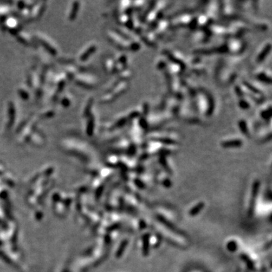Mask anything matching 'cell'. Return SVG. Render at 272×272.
I'll use <instances>...</instances> for the list:
<instances>
[{
  "mask_svg": "<svg viewBox=\"0 0 272 272\" xmlns=\"http://www.w3.org/2000/svg\"><path fill=\"white\" fill-rule=\"evenodd\" d=\"M28 36H29L27 35V33H24L20 34V36H19L18 39L19 40H20V42H22L24 44H31V43H31V39H30Z\"/></svg>",
  "mask_w": 272,
  "mask_h": 272,
  "instance_id": "cell-30",
  "label": "cell"
},
{
  "mask_svg": "<svg viewBox=\"0 0 272 272\" xmlns=\"http://www.w3.org/2000/svg\"><path fill=\"white\" fill-rule=\"evenodd\" d=\"M236 77V73L228 68L227 69L221 68L218 71V76L220 82L224 84L231 83V82H233L235 80Z\"/></svg>",
  "mask_w": 272,
  "mask_h": 272,
  "instance_id": "cell-9",
  "label": "cell"
},
{
  "mask_svg": "<svg viewBox=\"0 0 272 272\" xmlns=\"http://www.w3.org/2000/svg\"><path fill=\"white\" fill-rule=\"evenodd\" d=\"M96 48L97 47H96V46H95V44L88 45V46H87L86 48H85L84 51H82L81 55H80V59L81 60V61L87 59L88 57L90 56V55H92V54L95 52V50H96Z\"/></svg>",
  "mask_w": 272,
  "mask_h": 272,
  "instance_id": "cell-19",
  "label": "cell"
},
{
  "mask_svg": "<svg viewBox=\"0 0 272 272\" xmlns=\"http://www.w3.org/2000/svg\"><path fill=\"white\" fill-rule=\"evenodd\" d=\"M205 14L210 19L211 21L213 22L220 15V2H209L206 5Z\"/></svg>",
  "mask_w": 272,
  "mask_h": 272,
  "instance_id": "cell-8",
  "label": "cell"
},
{
  "mask_svg": "<svg viewBox=\"0 0 272 272\" xmlns=\"http://www.w3.org/2000/svg\"><path fill=\"white\" fill-rule=\"evenodd\" d=\"M271 49V42H267L265 43L263 46L261 47L259 51L257 53V55L255 57V61L257 64H262L265 60L266 59L268 54H270Z\"/></svg>",
  "mask_w": 272,
  "mask_h": 272,
  "instance_id": "cell-12",
  "label": "cell"
},
{
  "mask_svg": "<svg viewBox=\"0 0 272 272\" xmlns=\"http://www.w3.org/2000/svg\"><path fill=\"white\" fill-rule=\"evenodd\" d=\"M194 106L200 114L209 116L215 110V101L213 96L204 88H197L192 96Z\"/></svg>",
  "mask_w": 272,
  "mask_h": 272,
  "instance_id": "cell-1",
  "label": "cell"
},
{
  "mask_svg": "<svg viewBox=\"0 0 272 272\" xmlns=\"http://www.w3.org/2000/svg\"><path fill=\"white\" fill-rule=\"evenodd\" d=\"M88 116H89V117H88V123H87L86 132L88 135H92L93 134L94 129H95V118H94L93 115L91 114Z\"/></svg>",
  "mask_w": 272,
  "mask_h": 272,
  "instance_id": "cell-22",
  "label": "cell"
},
{
  "mask_svg": "<svg viewBox=\"0 0 272 272\" xmlns=\"http://www.w3.org/2000/svg\"><path fill=\"white\" fill-rule=\"evenodd\" d=\"M226 52L232 55H238L244 51L247 43L240 37H230L224 43Z\"/></svg>",
  "mask_w": 272,
  "mask_h": 272,
  "instance_id": "cell-3",
  "label": "cell"
},
{
  "mask_svg": "<svg viewBox=\"0 0 272 272\" xmlns=\"http://www.w3.org/2000/svg\"><path fill=\"white\" fill-rule=\"evenodd\" d=\"M37 39L43 45V46L46 48V49H48L49 51V52H51V54H56L57 51H58L56 46H55V45H54L49 39H48L46 36H44V35L42 33L38 34Z\"/></svg>",
  "mask_w": 272,
  "mask_h": 272,
  "instance_id": "cell-15",
  "label": "cell"
},
{
  "mask_svg": "<svg viewBox=\"0 0 272 272\" xmlns=\"http://www.w3.org/2000/svg\"><path fill=\"white\" fill-rule=\"evenodd\" d=\"M77 83L85 88H93L96 84V80L92 76L88 75H78L76 79Z\"/></svg>",
  "mask_w": 272,
  "mask_h": 272,
  "instance_id": "cell-14",
  "label": "cell"
},
{
  "mask_svg": "<svg viewBox=\"0 0 272 272\" xmlns=\"http://www.w3.org/2000/svg\"><path fill=\"white\" fill-rule=\"evenodd\" d=\"M221 146L224 148H240L243 146V138L239 137H231V138H225L221 141Z\"/></svg>",
  "mask_w": 272,
  "mask_h": 272,
  "instance_id": "cell-13",
  "label": "cell"
},
{
  "mask_svg": "<svg viewBox=\"0 0 272 272\" xmlns=\"http://www.w3.org/2000/svg\"><path fill=\"white\" fill-rule=\"evenodd\" d=\"M149 141L159 142L164 145H178L179 143V138L175 133L170 132L154 131L150 132L148 136Z\"/></svg>",
  "mask_w": 272,
  "mask_h": 272,
  "instance_id": "cell-2",
  "label": "cell"
},
{
  "mask_svg": "<svg viewBox=\"0 0 272 272\" xmlns=\"http://www.w3.org/2000/svg\"><path fill=\"white\" fill-rule=\"evenodd\" d=\"M5 28L10 32H12L13 30H19V24L18 21L15 18H6L5 20Z\"/></svg>",
  "mask_w": 272,
  "mask_h": 272,
  "instance_id": "cell-17",
  "label": "cell"
},
{
  "mask_svg": "<svg viewBox=\"0 0 272 272\" xmlns=\"http://www.w3.org/2000/svg\"><path fill=\"white\" fill-rule=\"evenodd\" d=\"M258 186H259V183L258 182H255L253 185V189H252V201L250 203V213H252V211L253 209L254 205H255V197L257 196V193H258Z\"/></svg>",
  "mask_w": 272,
  "mask_h": 272,
  "instance_id": "cell-25",
  "label": "cell"
},
{
  "mask_svg": "<svg viewBox=\"0 0 272 272\" xmlns=\"http://www.w3.org/2000/svg\"><path fill=\"white\" fill-rule=\"evenodd\" d=\"M228 249L229 251L234 252L237 250V243L234 241L230 242L228 244Z\"/></svg>",
  "mask_w": 272,
  "mask_h": 272,
  "instance_id": "cell-32",
  "label": "cell"
},
{
  "mask_svg": "<svg viewBox=\"0 0 272 272\" xmlns=\"http://www.w3.org/2000/svg\"><path fill=\"white\" fill-rule=\"evenodd\" d=\"M257 138L261 142H267L271 138V124L268 126H265L263 129H259L257 133Z\"/></svg>",
  "mask_w": 272,
  "mask_h": 272,
  "instance_id": "cell-16",
  "label": "cell"
},
{
  "mask_svg": "<svg viewBox=\"0 0 272 272\" xmlns=\"http://www.w3.org/2000/svg\"><path fill=\"white\" fill-rule=\"evenodd\" d=\"M254 76L255 79L260 82L268 84V85L271 83V72L270 69L258 68L255 71Z\"/></svg>",
  "mask_w": 272,
  "mask_h": 272,
  "instance_id": "cell-7",
  "label": "cell"
},
{
  "mask_svg": "<svg viewBox=\"0 0 272 272\" xmlns=\"http://www.w3.org/2000/svg\"><path fill=\"white\" fill-rule=\"evenodd\" d=\"M80 6V3H77V2H75L74 4H73V9H71V11H70V16H69V17H70V20H73V19L75 18V17H76V15H77V11L78 10V7Z\"/></svg>",
  "mask_w": 272,
  "mask_h": 272,
  "instance_id": "cell-31",
  "label": "cell"
},
{
  "mask_svg": "<svg viewBox=\"0 0 272 272\" xmlns=\"http://www.w3.org/2000/svg\"><path fill=\"white\" fill-rule=\"evenodd\" d=\"M195 17L192 13H184L179 14L178 17H174L172 21L170 23V27L173 28H181V27H191Z\"/></svg>",
  "mask_w": 272,
  "mask_h": 272,
  "instance_id": "cell-4",
  "label": "cell"
},
{
  "mask_svg": "<svg viewBox=\"0 0 272 272\" xmlns=\"http://www.w3.org/2000/svg\"><path fill=\"white\" fill-rule=\"evenodd\" d=\"M220 5V15L225 19H237L238 14L237 12L236 6L232 2H223Z\"/></svg>",
  "mask_w": 272,
  "mask_h": 272,
  "instance_id": "cell-5",
  "label": "cell"
},
{
  "mask_svg": "<svg viewBox=\"0 0 272 272\" xmlns=\"http://www.w3.org/2000/svg\"><path fill=\"white\" fill-rule=\"evenodd\" d=\"M170 21L169 20L162 17L157 21L153 26V29L152 30L157 38L163 36L170 29Z\"/></svg>",
  "mask_w": 272,
  "mask_h": 272,
  "instance_id": "cell-6",
  "label": "cell"
},
{
  "mask_svg": "<svg viewBox=\"0 0 272 272\" xmlns=\"http://www.w3.org/2000/svg\"><path fill=\"white\" fill-rule=\"evenodd\" d=\"M238 104H239V107H240L242 110H249V109L250 108V107H251L250 100L247 97L239 98Z\"/></svg>",
  "mask_w": 272,
  "mask_h": 272,
  "instance_id": "cell-21",
  "label": "cell"
},
{
  "mask_svg": "<svg viewBox=\"0 0 272 272\" xmlns=\"http://www.w3.org/2000/svg\"><path fill=\"white\" fill-rule=\"evenodd\" d=\"M144 240H143V252L144 255H148V246H149V237L148 235H145Z\"/></svg>",
  "mask_w": 272,
  "mask_h": 272,
  "instance_id": "cell-29",
  "label": "cell"
},
{
  "mask_svg": "<svg viewBox=\"0 0 272 272\" xmlns=\"http://www.w3.org/2000/svg\"><path fill=\"white\" fill-rule=\"evenodd\" d=\"M145 4H146V2H143V1H135V2H132L133 11L142 10L145 7Z\"/></svg>",
  "mask_w": 272,
  "mask_h": 272,
  "instance_id": "cell-28",
  "label": "cell"
},
{
  "mask_svg": "<svg viewBox=\"0 0 272 272\" xmlns=\"http://www.w3.org/2000/svg\"><path fill=\"white\" fill-rule=\"evenodd\" d=\"M259 116L265 122H271V101L263 102L261 104L260 108L258 110Z\"/></svg>",
  "mask_w": 272,
  "mask_h": 272,
  "instance_id": "cell-11",
  "label": "cell"
},
{
  "mask_svg": "<svg viewBox=\"0 0 272 272\" xmlns=\"http://www.w3.org/2000/svg\"><path fill=\"white\" fill-rule=\"evenodd\" d=\"M45 5L44 3H41L40 5H37L33 9V12L31 14V17L33 19H37L39 17H40L42 16V14H43L45 9Z\"/></svg>",
  "mask_w": 272,
  "mask_h": 272,
  "instance_id": "cell-20",
  "label": "cell"
},
{
  "mask_svg": "<svg viewBox=\"0 0 272 272\" xmlns=\"http://www.w3.org/2000/svg\"><path fill=\"white\" fill-rule=\"evenodd\" d=\"M9 121L8 122V128H10V126H12V124H13L14 122V116H15V110H14V107L13 104H10V106H9Z\"/></svg>",
  "mask_w": 272,
  "mask_h": 272,
  "instance_id": "cell-26",
  "label": "cell"
},
{
  "mask_svg": "<svg viewBox=\"0 0 272 272\" xmlns=\"http://www.w3.org/2000/svg\"><path fill=\"white\" fill-rule=\"evenodd\" d=\"M238 126H239L240 131L241 132L243 135L247 136V137H250L251 133H250V126H249L248 122L246 119H240L238 122Z\"/></svg>",
  "mask_w": 272,
  "mask_h": 272,
  "instance_id": "cell-18",
  "label": "cell"
},
{
  "mask_svg": "<svg viewBox=\"0 0 272 272\" xmlns=\"http://www.w3.org/2000/svg\"><path fill=\"white\" fill-rule=\"evenodd\" d=\"M204 207V203L203 202L199 203L196 205L194 207H193L192 209H190V215L191 216H197V214H199L200 213V211L203 209Z\"/></svg>",
  "mask_w": 272,
  "mask_h": 272,
  "instance_id": "cell-27",
  "label": "cell"
},
{
  "mask_svg": "<svg viewBox=\"0 0 272 272\" xmlns=\"http://www.w3.org/2000/svg\"><path fill=\"white\" fill-rule=\"evenodd\" d=\"M141 41L145 42L148 46H155L156 45V42L158 38L154 34V33L151 30H143L141 32L138 34Z\"/></svg>",
  "mask_w": 272,
  "mask_h": 272,
  "instance_id": "cell-10",
  "label": "cell"
},
{
  "mask_svg": "<svg viewBox=\"0 0 272 272\" xmlns=\"http://www.w3.org/2000/svg\"><path fill=\"white\" fill-rule=\"evenodd\" d=\"M105 69L109 73H115V60L112 58H108L106 60L105 64Z\"/></svg>",
  "mask_w": 272,
  "mask_h": 272,
  "instance_id": "cell-24",
  "label": "cell"
},
{
  "mask_svg": "<svg viewBox=\"0 0 272 272\" xmlns=\"http://www.w3.org/2000/svg\"><path fill=\"white\" fill-rule=\"evenodd\" d=\"M169 64V61L167 60V58L166 57H162V58H159L158 61H156V67L157 69L160 70H166L167 67V65Z\"/></svg>",
  "mask_w": 272,
  "mask_h": 272,
  "instance_id": "cell-23",
  "label": "cell"
}]
</instances>
